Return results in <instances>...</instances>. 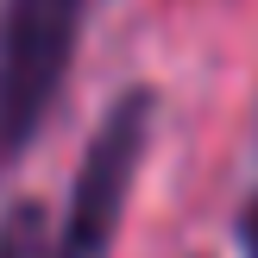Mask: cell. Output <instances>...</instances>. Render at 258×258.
Masks as SVG:
<instances>
[{
  "instance_id": "obj_1",
  "label": "cell",
  "mask_w": 258,
  "mask_h": 258,
  "mask_svg": "<svg viewBox=\"0 0 258 258\" xmlns=\"http://www.w3.org/2000/svg\"><path fill=\"white\" fill-rule=\"evenodd\" d=\"M151 133H158V88L139 82L126 95H113L101 126L82 145L63 214H50L32 196L7 202V214H0V258H113V239H120L133 183L145 170Z\"/></svg>"
},
{
  "instance_id": "obj_2",
  "label": "cell",
  "mask_w": 258,
  "mask_h": 258,
  "mask_svg": "<svg viewBox=\"0 0 258 258\" xmlns=\"http://www.w3.org/2000/svg\"><path fill=\"white\" fill-rule=\"evenodd\" d=\"M88 0H0V176L38 145L63 101Z\"/></svg>"
},
{
  "instance_id": "obj_3",
  "label": "cell",
  "mask_w": 258,
  "mask_h": 258,
  "mask_svg": "<svg viewBox=\"0 0 258 258\" xmlns=\"http://www.w3.org/2000/svg\"><path fill=\"white\" fill-rule=\"evenodd\" d=\"M233 239H239V258H258V189L246 196V208H239V221H233Z\"/></svg>"
}]
</instances>
